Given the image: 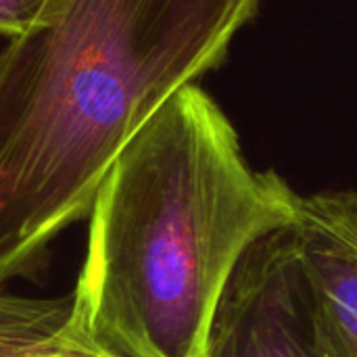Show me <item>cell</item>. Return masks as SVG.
<instances>
[{
    "instance_id": "cell-3",
    "label": "cell",
    "mask_w": 357,
    "mask_h": 357,
    "mask_svg": "<svg viewBox=\"0 0 357 357\" xmlns=\"http://www.w3.org/2000/svg\"><path fill=\"white\" fill-rule=\"evenodd\" d=\"M201 357H324L291 224L259 238L243 255L218 303Z\"/></svg>"
},
{
    "instance_id": "cell-7",
    "label": "cell",
    "mask_w": 357,
    "mask_h": 357,
    "mask_svg": "<svg viewBox=\"0 0 357 357\" xmlns=\"http://www.w3.org/2000/svg\"><path fill=\"white\" fill-rule=\"evenodd\" d=\"M56 357H105V356L96 354V351H94V349H90V347H77V349H73V351H67V354H63V356H56Z\"/></svg>"
},
{
    "instance_id": "cell-1",
    "label": "cell",
    "mask_w": 357,
    "mask_h": 357,
    "mask_svg": "<svg viewBox=\"0 0 357 357\" xmlns=\"http://www.w3.org/2000/svg\"><path fill=\"white\" fill-rule=\"evenodd\" d=\"M299 195L245 159L197 84L126 142L90 209L73 331L105 357H201L243 255L289 226Z\"/></svg>"
},
{
    "instance_id": "cell-5",
    "label": "cell",
    "mask_w": 357,
    "mask_h": 357,
    "mask_svg": "<svg viewBox=\"0 0 357 357\" xmlns=\"http://www.w3.org/2000/svg\"><path fill=\"white\" fill-rule=\"evenodd\" d=\"M77 347L88 345L73 331V293L54 299L0 293V357H56Z\"/></svg>"
},
{
    "instance_id": "cell-2",
    "label": "cell",
    "mask_w": 357,
    "mask_h": 357,
    "mask_svg": "<svg viewBox=\"0 0 357 357\" xmlns=\"http://www.w3.org/2000/svg\"><path fill=\"white\" fill-rule=\"evenodd\" d=\"M261 0H67L0 54V287L90 215L126 142L228 59Z\"/></svg>"
},
{
    "instance_id": "cell-4",
    "label": "cell",
    "mask_w": 357,
    "mask_h": 357,
    "mask_svg": "<svg viewBox=\"0 0 357 357\" xmlns=\"http://www.w3.org/2000/svg\"><path fill=\"white\" fill-rule=\"evenodd\" d=\"M291 236L322 356L357 357V192L301 197Z\"/></svg>"
},
{
    "instance_id": "cell-6",
    "label": "cell",
    "mask_w": 357,
    "mask_h": 357,
    "mask_svg": "<svg viewBox=\"0 0 357 357\" xmlns=\"http://www.w3.org/2000/svg\"><path fill=\"white\" fill-rule=\"evenodd\" d=\"M67 0H0V36L23 38L46 27Z\"/></svg>"
}]
</instances>
